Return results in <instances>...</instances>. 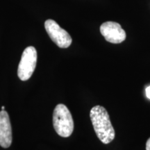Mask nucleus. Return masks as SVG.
Returning a JSON list of instances; mask_svg holds the SVG:
<instances>
[{
    "label": "nucleus",
    "mask_w": 150,
    "mask_h": 150,
    "mask_svg": "<svg viewBox=\"0 0 150 150\" xmlns=\"http://www.w3.org/2000/svg\"><path fill=\"white\" fill-rule=\"evenodd\" d=\"M53 125L60 136L67 138L74 130V122L70 110L64 104H58L53 113Z\"/></svg>",
    "instance_id": "f03ea898"
},
{
    "label": "nucleus",
    "mask_w": 150,
    "mask_h": 150,
    "mask_svg": "<svg viewBox=\"0 0 150 150\" xmlns=\"http://www.w3.org/2000/svg\"><path fill=\"white\" fill-rule=\"evenodd\" d=\"M45 28L52 40L61 48H67L72 44L70 35L62 29L53 20H47L45 22Z\"/></svg>",
    "instance_id": "20e7f679"
},
{
    "label": "nucleus",
    "mask_w": 150,
    "mask_h": 150,
    "mask_svg": "<svg viewBox=\"0 0 150 150\" xmlns=\"http://www.w3.org/2000/svg\"><path fill=\"white\" fill-rule=\"evenodd\" d=\"M4 108H5L4 106H1V109H2V110H4Z\"/></svg>",
    "instance_id": "1a4fd4ad"
},
{
    "label": "nucleus",
    "mask_w": 150,
    "mask_h": 150,
    "mask_svg": "<svg viewBox=\"0 0 150 150\" xmlns=\"http://www.w3.org/2000/svg\"><path fill=\"white\" fill-rule=\"evenodd\" d=\"M146 95H147V98H149L150 99V86H148V87L146 88Z\"/></svg>",
    "instance_id": "0eeeda50"
},
{
    "label": "nucleus",
    "mask_w": 150,
    "mask_h": 150,
    "mask_svg": "<svg viewBox=\"0 0 150 150\" xmlns=\"http://www.w3.org/2000/svg\"><path fill=\"white\" fill-rule=\"evenodd\" d=\"M12 143V129L8 112H0V146L8 148Z\"/></svg>",
    "instance_id": "423d86ee"
},
{
    "label": "nucleus",
    "mask_w": 150,
    "mask_h": 150,
    "mask_svg": "<svg viewBox=\"0 0 150 150\" xmlns=\"http://www.w3.org/2000/svg\"><path fill=\"white\" fill-rule=\"evenodd\" d=\"M100 32L106 41L119 44L126 39L127 35L120 24L115 22H106L100 27Z\"/></svg>",
    "instance_id": "39448f33"
},
{
    "label": "nucleus",
    "mask_w": 150,
    "mask_h": 150,
    "mask_svg": "<svg viewBox=\"0 0 150 150\" xmlns=\"http://www.w3.org/2000/svg\"><path fill=\"white\" fill-rule=\"evenodd\" d=\"M146 150H150V138L147 140L146 143Z\"/></svg>",
    "instance_id": "6e6552de"
},
{
    "label": "nucleus",
    "mask_w": 150,
    "mask_h": 150,
    "mask_svg": "<svg viewBox=\"0 0 150 150\" xmlns=\"http://www.w3.org/2000/svg\"><path fill=\"white\" fill-rule=\"evenodd\" d=\"M90 117L97 136L104 144H108L115 138V133L105 108L95 106L92 108Z\"/></svg>",
    "instance_id": "f257e3e1"
},
{
    "label": "nucleus",
    "mask_w": 150,
    "mask_h": 150,
    "mask_svg": "<svg viewBox=\"0 0 150 150\" xmlns=\"http://www.w3.org/2000/svg\"><path fill=\"white\" fill-rule=\"evenodd\" d=\"M37 63V52L32 46L24 50L18 65V75L22 81H27L32 76Z\"/></svg>",
    "instance_id": "7ed1b4c3"
}]
</instances>
